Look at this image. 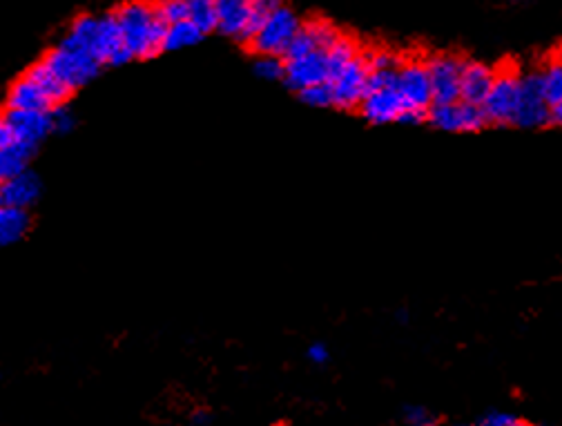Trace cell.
I'll return each instance as SVG.
<instances>
[{
    "label": "cell",
    "instance_id": "1",
    "mask_svg": "<svg viewBox=\"0 0 562 426\" xmlns=\"http://www.w3.org/2000/svg\"><path fill=\"white\" fill-rule=\"evenodd\" d=\"M116 21L121 27L123 43L134 58H150L163 52L168 25L161 23L154 7L143 3L123 5L116 12Z\"/></svg>",
    "mask_w": 562,
    "mask_h": 426
},
{
    "label": "cell",
    "instance_id": "2",
    "mask_svg": "<svg viewBox=\"0 0 562 426\" xmlns=\"http://www.w3.org/2000/svg\"><path fill=\"white\" fill-rule=\"evenodd\" d=\"M43 65L50 70L58 81H63L70 90H79V87L90 83L101 70V63L96 61L92 54H87L79 47H72L61 41V45L54 47L45 54Z\"/></svg>",
    "mask_w": 562,
    "mask_h": 426
},
{
    "label": "cell",
    "instance_id": "3",
    "mask_svg": "<svg viewBox=\"0 0 562 426\" xmlns=\"http://www.w3.org/2000/svg\"><path fill=\"white\" fill-rule=\"evenodd\" d=\"M299 29H302V23H299V18L293 9L277 5L250 45H253V50L259 56L284 58L290 43H293V38L299 34Z\"/></svg>",
    "mask_w": 562,
    "mask_h": 426
},
{
    "label": "cell",
    "instance_id": "4",
    "mask_svg": "<svg viewBox=\"0 0 562 426\" xmlns=\"http://www.w3.org/2000/svg\"><path fill=\"white\" fill-rule=\"evenodd\" d=\"M520 101H522V76L511 70H505L496 76V83H493L482 110L489 123L509 125V123H516Z\"/></svg>",
    "mask_w": 562,
    "mask_h": 426
},
{
    "label": "cell",
    "instance_id": "5",
    "mask_svg": "<svg viewBox=\"0 0 562 426\" xmlns=\"http://www.w3.org/2000/svg\"><path fill=\"white\" fill-rule=\"evenodd\" d=\"M54 132L52 112H18L7 110L0 128V145L23 143L29 148H38L47 134Z\"/></svg>",
    "mask_w": 562,
    "mask_h": 426
},
{
    "label": "cell",
    "instance_id": "6",
    "mask_svg": "<svg viewBox=\"0 0 562 426\" xmlns=\"http://www.w3.org/2000/svg\"><path fill=\"white\" fill-rule=\"evenodd\" d=\"M397 92H400L402 101L406 103V110L429 114V110L433 108V90L426 63H402L400 72H397Z\"/></svg>",
    "mask_w": 562,
    "mask_h": 426
},
{
    "label": "cell",
    "instance_id": "7",
    "mask_svg": "<svg viewBox=\"0 0 562 426\" xmlns=\"http://www.w3.org/2000/svg\"><path fill=\"white\" fill-rule=\"evenodd\" d=\"M429 79L433 90V105H447L460 101L462 67L464 63L455 56H433L429 63Z\"/></svg>",
    "mask_w": 562,
    "mask_h": 426
},
{
    "label": "cell",
    "instance_id": "8",
    "mask_svg": "<svg viewBox=\"0 0 562 426\" xmlns=\"http://www.w3.org/2000/svg\"><path fill=\"white\" fill-rule=\"evenodd\" d=\"M551 123V105L547 103L545 87H542L540 72H529L522 76V101L516 114L520 128H540Z\"/></svg>",
    "mask_w": 562,
    "mask_h": 426
},
{
    "label": "cell",
    "instance_id": "9",
    "mask_svg": "<svg viewBox=\"0 0 562 426\" xmlns=\"http://www.w3.org/2000/svg\"><path fill=\"white\" fill-rule=\"evenodd\" d=\"M429 121L435 128L444 132H476L489 123L482 108L464 101L433 105L429 110Z\"/></svg>",
    "mask_w": 562,
    "mask_h": 426
},
{
    "label": "cell",
    "instance_id": "10",
    "mask_svg": "<svg viewBox=\"0 0 562 426\" xmlns=\"http://www.w3.org/2000/svg\"><path fill=\"white\" fill-rule=\"evenodd\" d=\"M333 99L337 108L351 110L362 105L368 94V63L366 56H357L346 70L331 81Z\"/></svg>",
    "mask_w": 562,
    "mask_h": 426
},
{
    "label": "cell",
    "instance_id": "11",
    "mask_svg": "<svg viewBox=\"0 0 562 426\" xmlns=\"http://www.w3.org/2000/svg\"><path fill=\"white\" fill-rule=\"evenodd\" d=\"M339 41H342V34H339L333 25H328L324 21L306 23L293 38V43H290L284 54V61H295V58H302L315 52H328L333 50Z\"/></svg>",
    "mask_w": 562,
    "mask_h": 426
},
{
    "label": "cell",
    "instance_id": "12",
    "mask_svg": "<svg viewBox=\"0 0 562 426\" xmlns=\"http://www.w3.org/2000/svg\"><path fill=\"white\" fill-rule=\"evenodd\" d=\"M92 54L99 63H110L114 67L125 65L134 58L123 43V34L119 21H116V14H105L99 18V29H96Z\"/></svg>",
    "mask_w": 562,
    "mask_h": 426
},
{
    "label": "cell",
    "instance_id": "13",
    "mask_svg": "<svg viewBox=\"0 0 562 426\" xmlns=\"http://www.w3.org/2000/svg\"><path fill=\"white\" fill-rule=\"evenodd\" d=\"M284 81L297 92H304L308 87L315 85L331 83V70H328L326 52H315L295 58V61H286Z\"/></svg>",
    "mask_w": 562,
    "mask_h": 426
},
{
    "label": "cell",
    "instance_id": "14",
    "mask_svg": "<svg viewBox=\"0 0 562 426\" xmlns=\"http://www.w3.org/2000/svg\"><path fill=\"white\" fill-rule=\"evenodd\" d=\"M41 190L43 186H41V179H38V174L27 170L14 179L3 181V186H0V206L27 210L29 206H34L38 197H41Z\"/></svg>",
    "mask_w": 562,
    "mask_h": 426
},
{
    "label": "cell",
    "instance_id": "15",
    "mask_svg": "<svg viewBox=\"0 0 562 426\" xmlns=\"http://www.w3.org/2000/svg\"><path fill=\"white\" fill-rule=\"evenodd\" d=\"M217 16V32L237 38L241 43L246 41L250 16H253V3H248V0H217Z\"/></svg>",
    "mask_w": 562,
    "mask_h": 426
},
{
    "label": "cell",
    "instance_id": "16",
    "mask_svg": "<svg viewBox=\"0 0 562 426\" xmlns=\"http://www.w3.org/2000/svg\"><path fill=\"white\" fill-rule=\"evenodd\" d=\"M496 72L484 63H464L462 67V90H460V101L469 105H478L482 108L484 101L491 92L493 83H496Z\"/></svg>",
    "mask_w": 562,
    "mask_h": 426
},
{
    "label": "cell",
    "instance_id": "17",
    "mask_svg": "<svg viewBox=\"0 0 562 426\" xmlns=\"http://www.w3.org/2000/svg\"><path fill=\"white\" fill-rule=\"evenodd\" d=\"M360 108H362V114L366 116L368 121L377 123V125H384V123L400 121V116L406 112V103L402 101V96H400V92H397V87H391V90L368 94Z\"/></svg>",
    "mask_w": 562,
    "mask_h": 426
},
{
    "label": "cell",
    "instance_id": "18",
    "mask_svg": "<svg viewBox=\"0 0 562 426\" xmlns=\"http://www.w3.org/2000/svg\"><path fill=\"white\" fill-rule=\"evenodd\" d=\"M7 110L18 112H52L54 105L29 76L18 79L7 94Z\"/></svg>",
    "mask_w": 562,
    "mask_h": 426
},
{
    "label": "cell",
    "instance_id": "19",
    "mask_svg": "<svg viewBox=\"0 0 562 426\" xmlns=\"http://www.w3.org/2000/svg\"><path fill=\"white\" fill-rule=\"evenodd\" d=\"M36 148H29L23 143H3L0 145V177L3 181L14 179L18 174L27 172Z\"/></svg>",
    "mask_w": 562,
    "mask_h": 426
},
{
    "label": "cell",
    "instance_id": "20",
    "mask_svg": "<svg viewBox=\"0 0 562 426\" xmlns=\"http://www.w3.org/2000/svg\"><path fill=\"white\" fill-rule=\"evenodd\" d=\"M29 215L27 210L18 208H0V244L14 246L23 241L29 232Z\"/></svg>",
    "mask_w": 562,
    "mask_h": 426
},
{
    "label": "cell",
    "instance_id": "21",
    "mask_svg": "<svg viewBox=\"0 0 562 426\" xmlns=\"http://www.w3.org/2000/svg\"><path fill=\"white\" fill-rule=\"evenodd\" d=\"M29 79H32L38 87H41L43 94L47 96V99L52 101L54 108H61V105L70 99V94L72 90L67 87L63 81H58L56 76L47 70V67L41 63H36L34 67H29V72H27Z\"/></svg>",
    "mask_w": 562,
    "mask_h": 426
},
{
    "label": "cell",
    "instance_id": "22",
    "mask_svg": "<svg viewBox=\"0 0 562 426\" xmlns=\"http://www.w3.org/2000/svg\"><path fill=\"white\" fill-rule=\"evenodd\" d=\"M203 36H206V34H203L201 29H197L190 21L172 25V27H168L166 43H163V52H177V50H183V47L197 45Z\"/></svg>",
    "mask_w": 562,
    "mask_h": 426
},
{
    "label": "cell",
    "instance_id": "23",
    "mask_svg": "<svg viewBox=\"0 0 562 426\" xmlns=\"http://www.w3.org/2000/svg\"><path fill=\"white\" fill-rule=\"evenodd\" d=\"M326 56H328V70H331V81H333L335 76L342 74L346 67L362 54H360V50H357V45L353 41H348V38L342 36V41H339L333 50H328Z\"/></svg>",
    "mask_w": 562,
    "mask_h": 426
},
{
    "label": "cell",
    "instance_id": "24",
    "mask_svg": "<svg viewBox=\"0 0 562 426\" xmlns=\"http://www.w3.org/2000/svg\"><path fill=\"white\" fill-rule=\"evenodd\" d=\"M190 23L201 29L203 34L215 32L219 25L217 3H212V0H190Z\"/></svg>",
    "mask_w": 562,
    "mask_h": 426
},
{
    "label": "cell",
    "instance_id": "25",
    "mask_svg": "<svg viewBox=\"0 0 562 426\" xmlns=\"http://www.w3.org/2000/svg\"><path fill=\"white\" fill-rule=\"evenodd\" d=\"M540 76H542V87H545L547 103L554 108V105L562 101V58L547 63Z\"/></svg>",
    "mask_w": 562,
    "mask_h": 426
},
{
    "label": "cell",
    "instance_id": "26",
    "mask_svg": "<svg viewBox=\"0 0 562 426\" xmlns=\"http://www.w3.org/2000/svg\"><path fill=\"white\" fill-rule=\"evenodd\" d=\"M154 9H157L161 23L168 27L190 21V0H166V3H161Z\"/></svg>",
    "mask_w": 562,
    "mask_h": 426
},
{
    "label": "cell",
    "instance_id": "27",
    "mask_svg": "<svg viewBox=\"0 0 562 426\" xmlns=\"http://www.w3.org/2000/svg\"><path fill=\"white\" fill-rule=\"evenodd\" d=\"M255 74L264 81H279L286 76V61L279 56H259L255 63Z\"/></svg>",
    "mask_w": 562,
    "mask_h": 426
},
{
    "label": "cell",
    "instance_id": "28",
    "mask_svg": "<svg viewBox=\"0 0 562 426\" xmlns=\"http://www.w3.org/2000/svg\"><path fill=\"white\" fill-rule=\"evenodd\" d=\"M299 96H302V101L310 105V108H331V105H335L331 83L308 87V90L299 92Z\"/></svg>",
    "mask_w": 562,
    "mask_h": 426
},
{
    "label": "cell",
    "instance_id": "29",
    "mask_svg": "<svg viewBox=\"0 0 562 426\" xmlns=\"http://www.w3.org/2000/svg\"><path fill=\"white\" fill-rule=\"evenodd\" d=\"M402 418H404L406 426H435L438 424L435 415L426 409V406H418V404L406 406Z\"/></svg>",
    "mask_w": 562,
    "mask_h": 426
},
{
    "label": "cell",
    "instance_id": "30",
    "mask_svg": "<svg viewBox=\"0 0 562 426\" xmlns=\"http://www.w3.org/2000/svg\"><path fill=\"white\" fill-rule=\"evenodd\" d=\"M52 125H54V132L58 134H67V132H72L74 130V114L65 108V105H61V108H54L52 110Z\"/></svg>",
    "mask_w": 562,
    "mask_h": 426
},
{
    "label": "cell",
    "instance_id": "31",
    "mask_svg": "<svg viewBox=\"0 0 562 426\" xmlns=\"http://www.w3.org/2000/svg\"><path fill=\"white\" fill-rule=\"evenodd\" d=\"M366 63L371 70H395V67H400V63H397V58L391 52H375L371 56H366Z\"/></svg>",
    "mask_w": 562,
    "mask_h": 426
},
{
    "label": "cell",
    "instance_id": "32",
    "mask_svg": "<svg viewBox=\"0 0 562 426\" xmlns=\"http://www.w3.org/2000/svg\"><path fill=\"white\" fill-rule=\"evenodd\" d=\"M480 426H527V424L511 413H489L487 418L480 422Z\"/></svg>",
    "mask_w": 562,
    "mask_h": 426
},
{
    "label": "cell",
    "instance_id": "33",
    "mask_svg": "<svg viewBox=\"0 0 562 426\" xmlns=\"http://www.w3.org/2000/svg\"><path fill=\"white\" fill-rule=\"evenodd\" d=\"M306 357L313 364H326L331 353H328V346L324 342H315L306 348Z\"/></svg>",
    "mask_w": 562,
    "mask_h": 426
},
{
    "label": "cell",
    "instance_id": "34",
    "mask_svg": "<svg viewBox=\"0 0 562 426\" xmlns=\"http://www.w3.org/2000/svg\"><path fill=\"white\" fill-rule=\"evenodd\" d=\"M188 424L190 426H212V424H215V415H212L206 409H197V411L190 413Z\"/></svg>",
    "mask_w": 562,
    "mask_h": 426
},
{
    "label": "cell",
    "instance_id": "35",
    "mask_svg": "<svg viewBox=\"0 0 562 426\" xmlns=\"http://www.w3.org/2000/svg\"><path fill=\"white\" fill-rule=\"evenodd\" d=\"M551 123H556V125H560V128H562V101L558 105H554V108H551Z\"/></svg>",
    "mask_w": 562,
    "mask_h": 426
},
{
    "label": "cell",
    "instance_id": "36",
    "mask_svg": "<svg viewBox=\"0 0 562 426\" xmlns=\"http://www.w3.org/2000/svg\"><path fill=\"white\" fill-rule=\"evenodd\" d=\"M455 426H464V424H455Z\"/></svg>",
    "mask_w": 562,
    "mask_h": 426
}]
</instances>
